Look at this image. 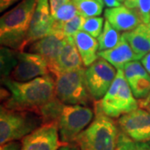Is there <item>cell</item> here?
I'll list each match as a JSON object with an SVG mask.
<instances>
[{
	"mask_svg": "<svg viewBox=\"0 0 150 150\" xmlns=\"http://www.w3.org/2000/svg\"><path fill=\"white\" fill-rule=\"evenodd\" d=\"M104 18L119 32H129L144 23L134 10L124 4L114 8H107L104 10Z\"/></svg>",
	"mask_w": 150,
	"mask_h": 150,
	"instance_id": "cell-14",
	"label": "cell"
},
{
	"mask_svg": "<svg viewBox=\"0 0 150 150\" xmlns=\"http://www.w3.org/2000/svg\"><path fill=\"white\" fill-rule=\"evenodd\" d=\"M123 70L125 79L127 81L132 79L134 78H136V77L150 75L147 72V70L145 69L142 63L139 62V60H134V61L129 62L123 67Z\"/></svg>",
	"mask_w": 150,
	"mask_h": 150,
	"instance_id": "cell-28",
	"label": "cell"
},
{
	"mask_svg": "<svg viewBox=\"0 0 150 150\" xmlns=\"http://www.w3.org/2000/svg\"><path fill=\"white\" fill-rule=\"evenodd\" d=\"M22 150H58L64 144L56 123H43L21 139Z\"/></svg>",
	"mask_w": 150,
	"mask_h": 150,
	"instance_id": "cell-11",
	"label": "cell"
},
{
	"mask_svg": "<svg viewBox=\"0 0 150 150\" xmlns=\"http://www.w3.org/2000/svg\"><path fill=\"white\" fill-rule=\"evenodd\" d=\"M84 68L79 52L76 47L74 38H67L64 48H62L54 67L50 70V74L53 77L57 75Z\"/></svg>",
	"mask_w": 150,
	"mask_h": 150,
	"instance_id": "cell-15",
	"label": "cell"
},
{
	"mask_svg": "<svg viewBox=\"0 0 150 150\" xmlns=\"http://www.w3.org/2000/svg\"><path fill=\"white\" fill-rule=\"evenodd\" d=\"M78 14H79V13L77 8L72 1H69V3L65 4L64 5L60 7L54 15H52V17L56 21L66 22L71 20Z\"/></svg>",
	"mask_w": 150,
	"mask_h": 150,
	"instance_id": "cell-27",
	"label": "cell"
},
{
	"mask_svg": "<svg viewBox=\"0 0 150 150\" xmlns=\"http://www.w3.org/2000/svg\"><path fill=\"white\" fill-rule=\"evenodd\" d=\"M18 52L7 47H1V79L8 78L16 66Z\"/></svg>",
	"mask_w": 150,
	"mask_h": 150,
	"instance_id": "cell-23",
	"label": "cell"
},
{
	"mask_svg": "<svg viewBox=\"0 0 150 150\" xmlns=\"http://www.w3.org/2000/svg\"><path fill=\"white\" fill-rule=\"evenodd\" d=\"M58 150H80V149L76 144L73 143V144H64Z\"/></svg>",
	"mask_w": 150,
	"mask_h": 150,
	"instance_id": "cell-36",
	"label": "cell"
},
{
	"mask_svg": "<svg viewBox=\"0 0 150 150\" xmlns=\"http://www.w3.org/2000/svg\"><path fill=\"white\" fill-rule=\"evenodd\" d=\"M105 19L103 17H90L85 18L84 22L82 25L81 30L88 33L92 37L98 38L101 34L104 26Z\"/></svg>",
	"mask_w": 150,
	"mask_h": 150,
	"instance_id": "cell-26",
	"label": "cell"
},
{
	"mask_svg": "<svg viewBox=\"0 0 150 150\" xmlns=\"http://www.w3.org/2000/svg\"><path fill=\"white\" fill-rule=\"evenodd\" d=\"M79 14L84 18L100 16L103 9V3L98 0H71Z\"/></svg>",
	"mask_w": 150,
	"mask_h": 150,
	"instance_id": "cell-22",
	"label": "cell"
},
{
	"mask_svg": "<svg viewBox=\"0 0 150 150\" xmlns=\"http://www.w3.org/2000/svg\"><path fill=\"white\" fill-rule=\"evenodd\" d=\"M139 107L142 108H144L150 112V98L149 96L145 98H142L139 101Z\"/></svg>",
	"mask_w": 150,
	"mask_h": 150,
	"instance_id": "cell-34",
	"label": "cell"
},
{
	"mask_svg": "<svg viewBox=\"0 0 150 150\" xmlns=\"http://www.w3.org/2000/svg\"><path fill=\"white\" fill-rule=\"evenodd\" d=\"M116 69L107 60L98 58L85 69V80L88 92L94 102L106 94L117 75Z\"/></svg>",
	"mask_w": 150,
	"mask_h": 150,
	"instance_id": "cell-7",
	"label": "cell"
},
{
	"mask_svg": "<svg viewBox=\"0 0 150 150\" xmlns=\"http://www.w3.org/2000/svg\"><path fill=\"white\" fill-rule=\"evenodd\" d=\"M141 63L144 65L145 69L147 70V72L150 74V52L148 53L143 59H141Z\"/></svg>",
	"mask_w": 150,
	"mask_h": 150,
	"instance_id": "cell-35",
	"label": "cell"
},
{
	"mask_svg": "<svg viewBox=\"0 0 150 150\" xmlns=\"http://www.w3.org/2000/svg\"><path fill=\"white\" fill-rule=\"evenodd\" d=\"M136 98H145L150 93V75L139 76L127 81Z\"/></svg>",
	"mask_w": 150,
	"mask_h": 150,
	"instance_id": "cell-24",
	"label": "cell"
},
{
	"mask_svg": "<svg viewBox=\"0 0 150 150\" xmlns=\"http://www.w3.org/2000/svg\"><path fill=\"white\" fill-rule=\"evenodd\" d=\"M118 1H119L120 3H124V1H125V0H118Z\"/></svg>",
	"mask_w": 150,
	"mask_h": 150,
	"instance_id": "cell-39",
	"label": "cell"
},
{
	"mask_svg": "<svg viewBox=\"0 0 150 150\" xmlns=\"http://www.w3.org/2000/svg\"><path fill=\"white\" fill-rule=\"evenodd\" d=\"M23 0H0V11L4 12L7 10L11 6L15 4L18 2H21Z\"/></svg>",
	"mask_w": 150,
	"mask_h": 150,
	"instance_id": "cell-32",
	"label": "cell"
},
{
	"mask_svg": "<svg viewBox=\"0 0 150 150\" xmlns=\"http://www.w3.org/2000/svg\"><path fill=\"white\" fill-rule=\"evenodd\" d=\"M147 26H148V28H149V32H150V19H149V23L147 24Z\"/></svg>",
	"mask_w": 150,
	"mask_h": 150,
	"instance_id": "cell-38",
	"label": "cell"
},
{
	"mask_svg": "<svg viewBox=\"0 0 150 150\" xmlns=\"http://www.w3.org/2000/svg\"><path fill=\"white\" fill-rule=\"evenodd\" d=\"M56 97L65 105L89 106L94 100L88 92L85 69L64 72L54 77Z\"/></svg>",
	"mask_w": 150,
	"mask_h": 150,
	"instance_id": "cell-5",
	"label": "cell"
},
{
	"mask_svg": "<svg viewBox=\"0 0 150 150\" xmlns=\"http://www.w3.org/2000/svg\"><path fill=\"white\" fill-rule=\"evenodd\" d=\"M65 104L56 97L53 100L46 103L38 109L37 113L42 118L43 123H56L58 124L60 114Z\"/></svg>",
	"mask_w": 150,
	"mask_h": 150,
	"instance_id": "cell-20",
	"label": "cell"
},
{
	"mask_svg": "<svg viewBox=\"0 0 150 150\" xmlns=\"http://www.w3.org/2000/svg\"><path fill=\"white\" fill-rule=\"evenodd\" d=\"M5 87L3 106L13 110L37 112L40 108L56 98L55 79L51 74L27 82H18L9 78L1 79ZM2 97V98H4Z\"/></svg>",
	"mask_w": 150,
	"mask_h": 150,
	"instance_id": "cell-1",
	"label": "cell"
},
{
	"mask_svg": "<svg viewBox=\"0 0 150 150\" xmlns=\"http://www.w3.org/2000/svg\"><path fill=\"white\" fill-rule=\"evenodd\" d=\"M119 131L112 118L95 109L93 120L77 137L74 144L80 150H116Z\"/></svg>",
	"mask_w": 150,
	"mask_h": 150,
	"instance_id": "cell-3",
	"label": "cell"
},
{
	"mask_svg": "<svg viewBox=\"0 0 150 150\" xmlns=\"http://www.w3.org/2000/svg\"><path fill=\"white\" fill-rule=\"evenodd\" d=\"M121 36L122 34L119 33V31L115 29L109 22L105 19L102 33L98 38V51L108 50L115 47L119 42Z\"/></svg>",
	"mask_w": 150,
	"mask_h": 150,
	"instance_id": "cell-21",
	"label": "cell"
},
{
	"mask_svg": "<svg viewBox=\"0 0 150 150\" xmlns=\"http://www.w3.org/2000/svg\"><path fill=\"white\" fill-rule=\"evenodd\" d=\"M48 1H49V5H50L51 14L54 15L60 7L64 5L65 4L69 3L71 0H48Z\"/></svg>",
	"mask_w": 150,
	"mask_h": 150,
	"instance_id": "cell-30",
	"label": "cell"
},
{
	"mask_svg": "<svg viewBox=\"0 0 150 150\" xmlns=\"http://www.w3.org/2000/svg\"><path fill=\"white\" fill-rule=\"evenodd\" d=\"M98 1H100V2H103V0H98Z\"/></svg>",
	"mask_w": 150,
	"mask_h": 150,
	"instance_id": "cell-40",
	"label": "cell"
},
{
	"mask_svg": "<svg viewBox=\"0 0 150 150\" xmlns=\"http://www.w3.org/2000/svg\"><path fill=\"white\" fill-rule=\"evenodd\" d=\"M139 107V101L134 96L126 79L115 96L106 101L100 99L94 103L95 109L112 118H120L123 114L132 112Z\"/></svg>",
	"mask_w": 150,
	"mask_h": 150,
	"instance_id": "cell-9",
	"label": "cell"
},
{
	"mask_svg": "<svg viewBox=\"0 0 150 150\" xmlns=\"http://www.w3.org/2000/svg\"><path fill=\"white\" fill-rule=\"evenodd\" d=\"M66 41L67 38L64 35L51 33L31 43L28 50L31 53L41 55L46 60L50 72Z\"/></svg>",
	"mask_w": 150,
	"mask_h": 150,
	"instance_id": "cell-13",
	"label": "cell"
},
{
	"mask_svg": "<svg viewBox=\"0 0 150 150\" xmlns=\"http://www.w3.org/2000/svg\"><path fill=\"white\" fill-rule=\"evenodd\" d=\"M124 5L134 10L144 23H149L150 19V0H125Z\"/></svg>",
	"mask_w": 150,
	"mask_h": 150,
	"instance_id": "cell-25",
	"label": "cell"
},
{
	"mask_svg": "<svg viewBox=\"0 0 150 150\" xmlns=\"http://www.w3.org/2000/svg\"><path fill=\"white\" fill-rule=\"evenodd\" d=\"M94 112L83 105H64L59 117V138L64 144L74 143L77 137L92 123Z\"/></svg>",
	"mask_w": 150,
	"mask_h": 150,
	"instance_id": "cell-6",
	"label": "cell"
},
{
	"mask_svg": "<svg viewBox=\"0 0 150 150\" xmlns=\"http://www.w3.org/2000/svg\"><path fill=\"white\" fill-rule=\"evenodd\" d=\"M85 18L81 14L66 22H59L53 18V23L51 28V33H58L64 35L66 38H74L75 34L81 30L82 25L84 22Z\"/></svg>",
	"mask_w": 150,
	"mask_h": 150,
	"instance_id": "cell-19",
	"label": "cell"
},
{
	"mask_svg": "<svg viewBox=\"0 0 150 150\" xmlns=\"http://www.w3.org/2000/svg\"><path fill=\"white\" fill-rule=\"evenodd\" d=\"M98 57L107 60L108 62L115 68L123 69V67L129 62L134 60H139V57L135 54L127 39L122 34L118 44L112 48L98 51Z\"/></svg>",
	"mask_w": 150,
	"mask_h": 150,
	"instance_id": "cell-16",
	"label": "cell"
},
{
	"mask_svg": "<svg viewBox=\"0 0 150 150\" xmlns=\"http://www.w3.org/2000/svg\"><path fill=\"white\" fill-rule=\"evenodd\" d=\"M43 124L37 112L0 108V144L22 139Z\"/></svg>",
	"mask_w": 150,
	"mask_h": 150,
	"instance_id": "cell-4",
	"label": "cell"
},
{
	"mask_svg": "<svg viewBox=\"0 0 150 150\" xmlns=\"http://www.w3.org/2000/svg\"><path fill=\"white\" fill-rule=\"evenodd\" d=\"M0 150H22L21 142H18V140L8 142L4 144L1 145Z\"/></svg>",
	"mask_w": 150,
	"mask_h": 150,
	"instance_id": "cell-31",
	"label": "cell"
},
{
	"mask_svg": "<svg viewBox=\"0 0 150 150\" xmlns=\"http://www.w3.org/2000/svg\"><path fill=\"white\" fill-rule=\"evenodd\" d=\"M134 142L121 130L119 131L116 150H134Z\"/></svg>",
	"mask_w": 150,
	"mask_h": 150,
	"instance_id": "cell-29",
	"label": "cell"
},
{
	"mask_svg": "<svg viewBox=\"0 0 150 150\" xmlns=\"http://www.w3.org/2000/svg\"><path fill=\"white\" fill-rule=\"evenodd\" d=\"M123 34L139 59H142L149 53L150 32L146 23H141L136 28Z\"/></svg>",
	"mask_w": 150,
	"mask_h": 150,
	"instance_id": "cell-18",
	"label": "cell"
},
{
	"mask_svg": "<svg viewBox=\"0 0 150 150\" xmlns=\"http://www.w3.org/2000/svg\"><path fill=\"white\" fill-rule=\"evenodd\" d=\"M134 150H150V142H135Z\"/></svg>",
	"mask_w": 150,
	"mask_h": 150,
	"instance_id": "cell-33",
	"label": "cell"
},
{
	"mask_svg": "<svg viewBox=\"0 0 150 150\" xmlns=\"http://www.w3.org/2000/svg\"><path fill=\"white\" fill-rule=\"evenodd\" d=\"M149 98H150V94H149Z\"/></svg>",
	"mask_w": 150,
	"mask_h": 150,
	"instance_id": "cell-41",
	"label": "cell"
},
{
	"mask_svg": "<svg viewBox=\"0 0 150 150\" xmlns=\"http://www.w3.org/2000/svg\"><path fill=\"white\" fill-rule=\"evenodd\" d=\"M103 4L107 6L108 8H114L121 5L122 3H120L118 0H103Z\"/></svg>",
	"mask_w": 150,
	"mask_h": 150,
	"instance_id": "cell-37",
	"label": "cell"
},
{
	"mask_svg": "<svg viewBox=\"0 0 150 150\" xmlns=\"http://www.w3.org/2000/svg\"><path fill=\"white\" fill-rule=\"evenodd\" d=\"M49 74L48 64L41 55L23 51L18 52V63L8 78L18 82H27Z\"/></svg>",
	"mask_w": 150,
	"mask_h": 150,
	"instance_id": "cell-8",
	"label": "cell"
},
{
	"mask_svg": "<svg viewBox=\"0 0 150 150\" xmlns=\"http://www.w3.org/2000/svg\"><path fill=\"white\" fill-rule=\"evenodd\" d=\"M119 129L134 142H150V112L139 108L118 118Z\"/></svg>",
	"mask_w": 150,
	"mask_h": 150,
	"instance_id": "cell-10",
	"label": "cell"
},
{
	"mask_svg": "<svg viewBox=\"0 0 150 150\" xmlns=\"http://www.w3.org/2000/svg\"><path fill=\"white\" fill-rule=\"evenodd\" d=\"M76 47L80 54L84 67H88L98 59V42L83 31H79L74 36Z\"/></svg>",
	"mask_w": 150,
	"mask_h": 150,
	"instance_id": "cell-17",
	"label": "cell"
},
{
	"mask_svg": "<svg viewBox=\"0 0 150 150\" xmlns=\"http://www.w3.org/2000/svg\"><path fill=\"white\" fill-rule=\"evenodd\" d=\"M53 23L48 0H38L28 32L25 46H29L38 39L50 34Z\"/></svg>",
	"mask_w": 150,
	"mask_h": 150,
	"instance_id": "cell-12",
	"label": "cell"
},
{
	"mask_svg": "<svg viewBox=\"0 0 150 150\" xmlns=\"http://www.w3.org/2000/svg\"><path fill=\"white\" fill-rule=\"evenodd\" d=\"M38 0H23L0 18V43L23 52Z\"/></svg>",
	"mask_w": 150,
	"mask_h": 150,
	"instance_id": "cell-2",
	"label": "cell"
}]
</instances>
